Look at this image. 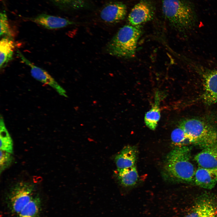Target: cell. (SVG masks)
Returning <instances> with one entry per match:
<instances>
[{"label":"cell","instance_id":"23","mask_svg":"<svg viewBox=\"0 0 217 217\" xmlns=\"http://www.w3.org/2000/svg\"><path fill=\"white\" fill-rule=\"evenodd\" d=\"M203 199L200 200L190 212L185 217H200L203 209Z\"/></svg>","mask_w":217,"mask_h":217},{"label":"cell","instance_id":"13","mask_svg":"<svg viewBox=\"0 0 217 217\" xmlns=\"http://www.w3.org/2000/svg\"><path fill=\"white\" fill-rule=\"evenodd\" d=\"M194 159L200 167L217 168V143L204 148Z\"/></svg>","mask_w":217,"mask_h":217},{"label":"cell","instance_id":"22","mask_svg":"<svg viewBox=\"0 0 217 217\" xmlns=\"http://www.w3.org/2000/svg\"><path fill=\"white\" fill-rule=\"evenodd\" d=\"M11 153L0 150V169L1 172L8 168L11 164L13 157Z\"/></svg>","mask_w":217,"mask_h":217},{"label":"cell","instance_id":"15","mask_svg":"<svg viewBox=\"0 0 217 217\" xmlns=\"http://www.w3.org/2000/svg\"><path fill=\"white\" fill-rule=\"evenodd\" d=\"M118 180L124 186H132L137 183L139 176L135 165L129 168L118 170Z\"/></svg>","mask_w":217,"mask_h":217},{"label":"cell","instance_id":"6","mask_svg":"<svg viewBox=\"0 0 217 217\" xmlns=\"http://www.w3.org/2000/svg\"><path fill=\"white\" fill-rule=\"evenodd\" d=\"M34 187L28 183H21L11 191L9 198L10 207L12 212L17 214L31 200Z\"/></svg>","mask_w":217,"mask_h":217},{"label":"cell","instance_id":"8","mask_svg":"<svg viewBox=\"0 0 217 217\" xmlns=\"http://www.w3.org/2000/svg\"><path fill=\"white\" fill-rule=\"evenodd\" d=\"M154 11L151 5L146 0H141L131 9L128 16V20L134 26L152 20Z\"/></svg>","mask_w":217,"mask_h":217},{"label":"cell","instance_id":"2","mask_svg":"<svg viewBox=\"0 0 217 217\" xmlns=\"http://www.w3.org/2000/svg\"><path fill=\"white\" fill-rule=\"evenodd\" d=\"M162 13L174 28L181 30L190 29L196 24L197 16L190 0H162Z\"/></svg>","mask_w":217,"mask_h":217},{"label":"cell","instance_id":"11","mask_svg":"<svg viewBox=\"0 0 217 217\" xmlns=\"http://www.w3.org/2000/svg\"><path fill=\"white\" fill-rule=\"evenodd\" d=\"M33 22L48 29H55L65 27L74 23L66 19L41 14L30 19Z\"/></svg>","mask_w":217,"mask_h":217},{"label":"cell","instance_id":"24","mask_svg":"<svg viewBox=\"0 0 217 217\" xmlns=\"http://www.w3.org/2000/svg\"><path fill=\"white\" fill-rule=\"evenodd\" d=\"M56 3L63 5H71L73 6L80 4L82 0H53Z\"/></svg>","mask_w":217,"mask_h":217},{"label":"cell","instance_id":"17","mask_svg":"<svg viewBox=\"0 0 217 217\" xmlns=\"http://www.w3.org/2000/svg\"><path fill=\"white\" fill-rule=\"evenodd\" d=\"M155 103L152 108L145 114L144 121L147 126L152 130L156 128L160 117V112L159 106V98L158 94L156 96Z\"/></svg>","mask_w":217,"mask_h":217},{"label":"cell","instance_id":"19","mask_svg":"<svg viewBox=\"0 0 217 217\" xmlns=\"http://www.w3.org/2000/svg\"><path fill=\"white\" fill-rule=\"evenodd\" d=\"M171 137L172 143L176 147L187 146L192 144L184 131L179 127L172 131Z\"/></svg>","mask_w":217,"mask_h":217},{"label":"cell","instance_id":"20","mask_svg":"<svg viewBox=\"0 0 217 217\" xmlns=\"http://www.w3.org/2000/svg\"><path fill=\"white\" fill-rule=\"evenodd\" d=\"M0 36L11 38L12 33L6 12L3 11L0 14Z\"/></svg>","mask_w":217,"mask_h":217},{"label":"cell","instance_id":"9","mask_svg":"<svg viewBox=\"0 0 217 217\" xmlns=\"http://www.w3.org/2000/svg\"><path fill=\"white\" fill-rule=\"evenodd\" d=\"M127 8L123 3L115 2L110 3L101 11L100 15L104 21L110 23H117L124 19L126 15Z\"/></svg>","mask_w":217,"mask_h":217},{"label":"cell","instance_id":"3","mask_svg":"<svg viewBox=\"0 0 217 217\" xmlns=\"http://www.w3.org/2000/svg\"><path fill=\"white\" fill-rule=\"evenodd\" d=\"M142 31L140 25L123 26L109 42L107 52L111 55L118 57H132L135 55Z\"/></svg>","mask_w":217,"mask_h":217},{"label":"cell","instance_id":"18","mask_svg":"<svg viewBox=\"0 0 217 217\" xmlns=\"http://www.w3.org/2000/svg\"><path fill=\"white\" fill-rule=\"evenodd\" d=\"M0 150L11 153L13 152V142L7 130L3 117L0 119Z\"/></svg>","mask_w":217,"mask_h":217},{"label":"cell","instance_id":"14","mask_svg":"<svg viewBox=\"0 0 217 217\" xmlns=\"http://www.w3.org/2000/svg\"><path fill=\"white\" fill-rule=\"evenodd\" d=\"M14 43L11 38L3 36L0 41V67L5 68L13 58Z\"/></svg>","mask_w":217,"mask_h":217},{"label":"cell","instance_id":"1","mask_svg":"<svg viewBox=\"0 0 217 217\" xmlns=\"http://www.w3.org/2000/svg\"><path fill=\"white\" fill-rule=\"evenodd\" d=\"M188 146L177 147L169 152L164 161L162 174L170 182H190L194 181L196 171Z\"/></svg>","mask_w":217,"mask_h":217},{"label":"cell","instance_id":"4","mask_svg":"<svg viewBox=\"0 0 217 217\" xmlns=\"http://www.w3.org/2000/svg\"><path fill=\"white\" fill-rule=\"evenodd\" d=\"M192 144L204 148L217 143V131L207 123L198 119H186L179 124Z\"/></svg>","mask_w":217,"mask_h":217},{"label":"cell","instance_id":"5","mask_svg":"<svg viewBox=\"0 0 217 217\" xmlns=\"http://www.w3.org/2000/svg\"><path fill=\"white\" fill-rule=\"evenodd\" d=\"M193 68L201 77L204 100L209 103H217V67L197 64Z\"/></svg>","mask_w":217,"mask_h":217},{"label":"cell","instance_id":"10","mask_svg":"<svg viewBox=\"0 0 217 217\" xmlns=\"http://www.w3.org/2000/svg\"><path fill=\"white\" fill-rule=\"evenodd\" d=\"M194 181L196 184L201 187L213 188L217 183V168L199 167L196 170Z\"/></svg>","mask_w":217,"mask_h":217},{"label":"cell","instance_id":"7","mask_svg":"<svg viewBox=\"0 0 217 217\" xmlns=\"http://www.w3.org/2000/svg\"><path fill=\"white\" fill-rule=\"evenodd\" d=\"M17 52L21 60L30 67L31 75L34 78L50 86L60 96L68 97L66 90L46 71L33 64L18 49Z\"/></svg>","mask_w":217,"mask_h":217},{"label":"cell","instance_id":"21","mask_svg":"<svg viewBox=\"0 0 217 217\" xmlns=\"http://www.w3.org/2000/svg\"><path fill=\"white\" fill-rule=\"evenodd\" d=\"M203 199V208L200 217H217V209L214 204L209 199Z\"/></svg>","mask_w":217,"mask_h":217},{"label":"cell","instance_id":"12","mask_svg":"<svg viewBox=\"0 0 217 217\" xmlns=\"http://www.w3.org/2000/svg\"><path fill=\"white\" fill-rule=\"evenodd\" d=\"M137 153V149L135 146L127 145L124 147L115 158L118 170L135 166Z\"/></svg>","mask_w":217,"mask_h":217},{"label":"cell","instance_id":"16","mask_svg":"<svg viewBox=\"0 0 217 217\" xmlns=\"http://www.w3.org/2000/svg\"><path fill=\"white\" fill-rule=\"evenodd\" d=\"M41 208V201L38 197H33L17 215V217H38Z\"/></svg>","mask_w":217,"mask_h":217}]
</instances>
